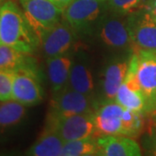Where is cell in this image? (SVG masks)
<instances>
[{
    "label": "cell",
    "mask_w": 156,
    "mask_h": 156,
    "mask_svg": "<svg viewBox=\"0 0 156 156\" xmlns=\"http://www.w3.org/2000/svg\"><path fill=\"white\" fill-rule=\"evenodd\" d=\"M96 26V37L105 48L117 51L133 50L128 19H122L117 15L103 17Z\"/></svg>",
    "instance_id": "obj_7"
},
{
    "label": "cell",
    "mask_w": 156,
    "mask_h": 156,
    "mask_svg": "<svg viewBox=\"0 0 156 156\" xmlns=\"http://www.w3.org/2000/svg\"><path fill=\"white\" fill-rule=\"evenodd\" d=\"M26 115L25 106L15 100L0 103V134L21 124Z\"/></svg>",
    "instance_id": "obj_18"
},
{
    "label": "cell",
    "mask_w": 156,
    "mask_h": 156,
    "mask_svg": "<svg viewBox=\"0 0 156 156\" xmlns=\"http://www.w3.org/2000/svg\"><path fill=\"white\" fill-rule=\"evenodd\" d=\"M147 103V115L156 114V50H134L129 58Z\"/></svg>",
    "instance_id": "obj_3"
},
{
    "label": "cell",
    "mask_w": 156,
    "mask_h": 156,
    "mask_svg": "<svg viewBox=\"0 0 156 156\" xmlns=\"http://www.w3.org/2000/svg\"><path fill=\"white\" fill-rule=\"evenodd\" d=\"M43 99L41 77L34 62L17 69L12 88V100L28 107L38 104Z\"/></svg>",
    "instance_id": "obj_4"
},
{
    "label": "cell",
    "mask_w": 156,
    "mask_h": 156,
    "mask_svg": "<svg viewBox=\"0 0 156 156\" xmlns=\"http://www.w3.org/2000/svg\"><path fill=\"white\" fill-rule=\"evenodd\" d=\"M155 115H156V114H155Z\"/></svg>",
    "instance_id": "obj_29"
},
{
    "label": "cell",
    "mask_w": 156,
    "mask_h": 156,
    "mask_svg": "<svg viewBox=\"0 0 156 156\" xmlns=\"http://www.w3.org/2000/svg\"><path fill=\"white\" fill-rule=\"evenodd\" d=\"M100 1H105V0H100Z\"/></svg>",
    "instance_id": "obj_27"
},
{
    "label": "cell",
    "mask_w": 156,
    "mask_h": 156,
    "mask_svg": "<svg viewBox=\"0 0 156 156\" xmlns=\"http://www.w3.org/2000/svg\"><path fill=\"white\" fill-rule=\"evenodd\" d=\"M101 2L100 0H72L62 11V18L76 33L88 31L99 19Z\"/></svg>",
    "instance_id": "obj_10"
},
{
    "label": "cell",
    "mask_w": 156,
    "mask_h": 156,
    "mask_svg": "<svg viewBox=\"0 0 156 156\" xmlns=\"http://www.w3.org/2000/svg\"><path fill=\"white\" fill-rule=\"evenodd\" d=\"M0 6H1V5H0Z\"/></svg>",
    "instance_id": "obj_28"
},
{
    "label": "cell",
    "mask_w": 156,
    "mask_h": 156,
    "mask_svg": "<svg viewBox=\"0 0 156 156\" xmlns=\"http://www.w3.org/2000/svg\"><path fill=\"white\" fill-rule=\"evenodd\" d=\"M67 86L91 97L95 91V81L90 68L84 61H74Z\"/></svg>",
    "instance_id": "obj_17"
},
{
    "label": "cell",
    "mask_w": 156,
    "mask_h": 156,
    "mask_svg": "<svg viewBox=\"0 0 156 156\" xmlns=\"http://www.w3.org/2000/svg\"><path fill=\"white\" fill-rule=\"evenodd\" d=\"M145 9L156 18V0H147Z\"/></svg>",
    "instance_id": "obj_24"
},
{
    "label": "cell",
    "mask_w": 156,
    "mask_h": 156,
    "mask_svg": "<svg viewBox=\"0 0 156 156\" xmlns=\"http://www.w3.org/2000/svg\"><path fill=\"white\" fill-rule=\"evenodd\" d=\"M64 145L63 140L53 128L45 125L39 135L25 154L30 156H62Z\"/></svg>",
    "instance_id": "obj_15"
},
{
    "label": "cell",
    "mask_w": 156,
    "mask_h": 156,
    "mask_svg": "<svg viewBox=\"0 0 156 156\" xmlns=\"http://www.w3.org/2000/svg\"><path fill=\"white\" fill-rule=\"evenodd\" d=\"M16 70L0 69V101L12 99V88Z\"/></svg>",
    "instance_id": "obj_21"
},
{
    "label": "cell",
    "mask_w": 156,
    "mask_h": 156,
    "mask_svg": "<svg viewBox=\"0 0 156 156\" xmlns=\"http://www.w3.org/2000/svg\"><path fill=\"white\" fill-rule=\"evenodd\" d=\"M19 3L39 41L62 18V11L50 0H19Z\"/></svg>",
    "instance_id": "obj_5"
},
{
    "label": "cell",
    "mask_w": 156,
    "mask_h": 156,
    "mask_svg": "<svg viewBox=\"0 0 156 156\" xmlns=\"http://www.w3.org/2000/svg\"><path fill=\"white\" fill-rule=\"evenodd\" d=\"M98 154L97 138L89 137L64 142L62 156H94L98 155Z\"/></svg>",
    "instance_id": "obj_19"
},
{
    "label": "cell",
    "mask_w": 156,
    "mask_h": 156,
    "mask_svg": "<svg viewBox=\"0 0 156 156\" xmlns=\"http://www.w3.org/2000/svg\"><path fill=\"white\" fill-rule=\"evenodd\" d=\"M101 156H140L141 149L134 138L107 134L97 137Z\"/></svg>",
    "instance_id": "obj_13"
},
{
    "label": "cell",
    "mask_w": 156,
    "mask_h": 156,
    "mask_svg": "<svg viewBox=\"0 0 156 156\" xmlns=\"http://www.w3.org/2000/svg\"><path fill=\"white\" fill-rule=\"evenodd\" d=\"M32 58L11 46L0 44V69H13L30 62Z\"/></svg>",
    "instance_id": "obj_20"
},
{
    "label": "cell",
    "mask_w": 156,
    "mask_h": 156,
    "mask_svg": "<svg viewBox=\"0 0 156 156\" xmlns=\"http://www.w3.org/2000/svg\"><path fill=\"white\" fill-rule=\"evenodd\" d=\"M0 44L30 55L40 44L38 37L22 9L8 0L0 6Z\"/></svg>",
    "instance_id": "obj_2"
},
{
    "label": "cell",
    "mask_w": 156,
    "mask_h": 156,
    "mask_svg": "<svg viewBox=\"0 0 156 156\" xmlns=\"http://www.w3.org/2000/svg\"><path fill=\"white\" fill-rule=\"evenodd\" d=\"M129 58H115L105 66L101 82L103 100L114 101L115 99L117 91L127 76Z\"/></svg>",
    "instance_id": "obj_14"
},
{
    "label": "cell",
    "mask_w": 156,
    "mask_h": 156,
    "mask_svg": "<svg viewBox=\"0 0 156 156\" xmlns=\"http://www.w3.org/2000/svg\"><path fill=\"white\" fill-rule=\"evenodd\" d=\"M133 50H156V18L147 10L136 11L127 18Z\"/></svg>",
    "instance_id": "obj_8"
},
{
    "label": "cell",
    "mask_w": 156,
    "mask_h": 156,
    "mask_svg": "<svg viewBox=\"0 0 156 156\" xmlns=\"http://www.w3.org/2000/svg\"><path fill=\"white\" fill-rule=\"evenodd\" d=\"M142 145L147 155L156 156V128L152 124L147 134L143 138Z\"/></svg>",
    "instance_id": "obj_23"
},
{
    "label": "cell",
    "mask_w": 156,
    "mask_h": 156,
    "mask_svg": "<svg viewBox=\"0 0 156 156\" xmlns=\"http://www.w3.org/2000/svg\"><path fill=\"white\" fill-rule=\"evenodd\" d=\"M95 105L91 101V97L66 86L54 94L49 115L66 117L93 113Z\"/></svg>",
    "instance_id": "obj_9"
},
{
    "label": "cell",
    "mask_w": 156,
    "mask_h": 156,
    "mask_svg": "<svg viewBox=\"0 0 156 156\" xmlns=\"http://www.w3.org/2000/svg\"><path fill=\"white\" fill-rule=\"evenodd\" d=\"M46 125L60 135L64 142L95 137L93 113L79 114L71 116H55L48 114Z\"/></svg>",
    "instance_id": "obj_6"
},
{
    "label": "cell",
    "mask_w": 156,
    "mask_h": 156,
    "mask_svg": "<svg viewBox=\"0 0 156 156\" xmlns=\"http://www.w3.org/2000/svg\"><path fill=\"white\" fill-rule=\"evenodd\" d=\"M74 31L64 19L53 26L40 39V45L47 58L68 53L75 41Z\"/></svg>",
    "instance_id": "obj_11"
},
{
    "label": "cell",
    "mask_w": 156,
    "mask_h": 156,
    "mask_svg": "<svg viewBox=\"0 0 156 156\" xmlns=\"http://www.w3.org/2000/svg\"><path fill=\"white\" fill-rule=\"evenodd\" d=\"M152 118H153V120H152V122H151V124H152L154 127H155L156 128V115H154V116H152Z\"/></svg>",
    "instance_id": "obj_26"
},
{
    "label": "cell",
    "mask_w": 156,
    "mask_h": 156,
    "mask_svg": "<svg viewBox=\"0 0 156 156\" xmlns=\"http://www.w3.org/2000/svg\"><path fill=\"white\" fill-rule=\"evenodd\" d=\"M50 1L53 4H55L62 11H63L65 10V8L70 4V2L72 0H50Z\"/></svg>",
    "instance_id": "obj_25"
},
{
    "label": "cell",
    "mask_w": 156,
    "mask_h": 156,
    "mask_svg": "<svg viewBox=\"0 0 156 156\" xmlns=\"http://www.w3.org/2000/svg\"><path fill=\"white\" fill-rule=\"evenodd\" d=\"M145 117L140 113L123 108L115 100H103L95 105L93 112L95 136L113 134L137 138L145 130Z\"/></svg>",
    "instance_id": "obj_1"
},
{
    "label": "cell",
    "mask_w": 156,
    "mask_h": 156,
    "mask_svg": "<svg viewBox=\"0 0 156 156\" xmlns=\"http://www.w3.org/2000/svg\"><path fill=\"white\" fill-rule=\"evenodd\" d=\"M72 56L66 54L47 58V70L53 93L66 87L73 64Z\"/></svg>",
    "instance_id": "obj_16"
},
{
    "label": "cell",
    "mask_w": 156,
    "mask_h": 156,
    "mask_svg": "<svg viewBox=\"0 0 156 156\" xmlns=\"http://www.w3.org/2000/svg\"><path fill=\"white\" fill-rule=\"evenodd\" d=\"M115 101L123 108L140 113L147 116V103L145 95L140 88L134 68L130 64L125 80L117 91Z\"/></svg>",
    "instance_id": "obj_12"
},
{
    "label": "cell",
    "mask_w": 156,
    "mask_h": 156,
    "mask_svg": "<svg viewBox=\"0 0 156 156\" xmlns=\"http://www.w3.org/2000/svg\"><path fill=\"white\" fill-rule=\"evenodd\" d=\"M108 6L115 15H127L135 11L142 0H108Z\"/></svg>",
    "instance_id": "obj_22"
}]
</instances>
